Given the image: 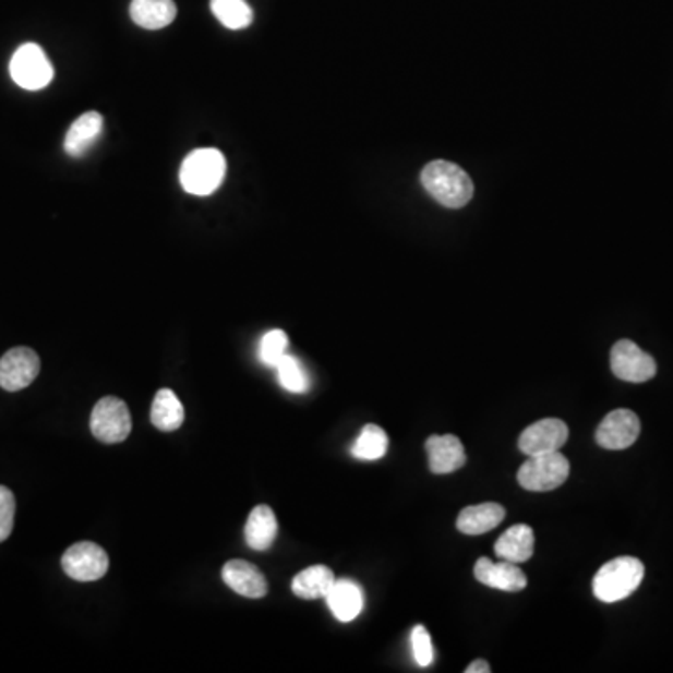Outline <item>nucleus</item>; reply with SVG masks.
Segmentation results:
<instances>
[{
    "mask_svg": "<svg viewBox=\"0 0 673 673\" xmlns=\"http://www.w3.org/2000/svg\"><path fill=\"white\" fill-rule=\"evenodd\" d=\"M91 429L104 444L124 442L131 432L130 408L118 397H104L92 410Z\"/></svg>",
    "mask_w": 673,
    "mask_h": 673,
    "instance_id": "obj_6",
    "label": "nucleus"
},
{
    "mask_svg": "<svg viewBox=\"0 0 673 673\" xmlns=\"http://www.w3.org/2000/svg\"><path fill=\"white\" fill-rule=\"evenodd\" d=\"M177 4L172 0H131L133 23L146 31H159L177 20Z\"/></svg>",
    "mask_w": 673,
    "mask_h": 673,
    "instance_id": "obj_19",
    "label": "nucleus"
},
{
    "mask_svg": "<svg viewBox=\"0 0 673 673\" xmlns=\"http://www.w3.org/2000/svg\"><path fill=\"white\" fill-rule=\"evenodd\" d=\"M476 578L478 582L489 586V588L500 589L517 593L528 586V578L522 570L518 569L517 563L505 562L494 563L489 557H481L476 563Z\"/></svg>",
    "mask_w": 673,
    "mask_h": 673,
    "instance_id": "obj_13",
    "label": "nucleus"
},
{
    "mask_svg": "<svg viewBox=\"0 0 673 673\" xmlns=\"http://www.w3.org/2000/svg\"><path fill=\"white\" fill-rule=\"evenodd\" d=\"M151 418L152 423L159 431L172 432L180 429L183 423V406L177 393L170 389H159L152 405Z\"/></svg>",
    "mask_w": 673,
    "mask_h": 673,
    "instance_id": "obj_22",
    "label": "nucleus"
},
{
    "mask_svg": "<svg viewBox=\"0 0 673 673\" xmlns=\"http://www.w3.org/2000/svg\"><path fill=\"white\" fill-rule=\"evenodd\" d=\"M277 537V518L268 505H259L251 510L245 524V541L253 550H268Z\"/></svg>",
    "mask_w": 673,
    "mask_h": 673,
    "instance_id": "obj_20",
    "label": "nucleus"
},
{
    "mask_svg": "<svg viewBox=\"0 0 673 673\" xmlns=\"http://www.w3.org/2000/svg\"><path fill=\"white\" fill-rule=\"evenodd\" d=\"M13 520H15V496L8 486L0 484V543H4L12 536Z\"/></svg>",
    "mask_w": 673,
    "mask_h": 673,
    "instance_id": "obj_27",
    "label": "nucleus"
},
{
    "mask_svg": "<svg viewBox=\"0 0 673 673\" xmlns=\"http://www.w3.org/2000/svg\"><path fill=\"white\" fill-rule=\"evenodd\" d=\"M570 465L562 453H544L528 458L518 470V483L526 491L549 492L569 479Z\"/></svg>",
    "mask_w": 673,
    "mask_h": 673,
    "instance_id": "obj_4",
    "label": "nucleus"
},
{
    "mask_svg": "<svg viewBox=\"0 0 673 673\" xmlns=\"http://www.w3.org/2000/svg\"><path fill=\"white\" fill-rule=\"evenodd\" d=\"M10 73L15 85L34 92L41 91L51 83L55 70L41 47L36 44H25L13 52Z\"/></svg>",
    "mask_w": 673,
    "mask_h": 673,
    "instance_id": "obj_5",
    "label": "nucleus"
},
{
    "mask_svg": "<svg viewBox=\"0 0 673 673\" xmlns=\"http://www.w3.org/2000/svg\"><path fill=\"white\" fill-rule=\"evenodd\" d=\"M288 337L283 329H274L264 335L261 340V360L266 365L275 366L287 353Z\"/></svg>",
    "mask_w": 673,
    "mask_h": 673,
    "instance_id": "obj_26",
    "label": "nucleus"
},
{
    "mask_svg": "<svg viewBox=\"0 0 673 673\" xmlns=\"http://www.w3.org/2000/svg\"><path fill=\"white\" fill-rule=\"evenodd\" d=\"M335 578L334 570L326 565H313L309 569L301 570L300 575L295 576L292 580V591L300 599H326L329 589L334 588Z\"/></svg>",
    "mask_w": 673,
    "mask_h": 673,
    "instance_id": "obj_21",
    "label": "nucleus"
},
{
    "mask_svg": "<svg viewBox=\"0 0 673 673\" xmlns=\"http://www.w3.org/2000/svg\"><path fill=\"white\" fill-rule=\"evenodd\" d=\"M281 386L290 393H305L309 389V376L305 369L295 356L285 353L279 363L275 365Z\"/></svg>",
    "mask_w": 673,
    "mask_h": 673,
    "instance_id": "obj_25",
    "label": "nucleus"
},
{
    "mask_svg": "<svg viewBox=\"0 0 673 673\" xmlns=\"http://www.w3.org/2000/svg\"><path fill=\"white\" fill-rule=\"evenodd\" d=\"M62 569L77 582H94L109 570V556L99 544L77 543L65 550Z\"/></svg>",
    "mask_w": 673,
    "mask_h": 673,
    "instance_id": "obj_8",
    "label": "nucleus"
},
{
    "mask_svg": "<svg viewBox=\"0 0 673 673\" xmlns=\"http://www.w3.org/2000/svg\"><path fill=\"white\" fill-rule=\"evenodd\" d=\"M489 672H491V666H489V662L486 661L471 662L470 666L466 668V673H489Z\"/></svg>",
    "mask_w": 673,
    "mask_h": 673,
    "instance_id": "obj_29",
    "label": "nucleus"
},
{
    "mask_svg": "<svg viewBox=\"0 0 673 673\" xmlns=\"http://www.w3.org/2000/svg\"><path fill=\"white\" fill-rule=\"evenodd\" d=\"M533 550H536V536L526 524H517L509 528L497 539L494 546L496 556L510 563L528 562L533 556Z\"/></svg>",
    "mask_w": 673,
    "mask_h": 673,
    "instance_id": "obj_17",
    "label": "nucleus"
},
{
    "mask_svg": "<svg viewBox=\"0 0 673 673\" xmlns=\"http://www.w3.org/2000/svg\"><path fill=\"white\" fill-rule=\"evenodd\" d=\"M412 651L413 659L419 666H431L432 661H434V649H432L431 635L426 633L423 625H418L412 630Z\"/></svg>",
    "mask_w": 673,
    "mask_h": 673,
    "instance_id": "obj_28",
    "label": "nucleus"
},
{
    "mask_svg": "<svg viewBox=\"0 0 673 673\" xmlns=\"http://www.w3.org/2000/svg\"><path fill=\"white\" fill-rule=\"evenodd\" d=\"M421 183L426 193L445 208H462L473 196L470 175L444 159L432 161L421 170Z\"/></svg>",
    "mask_w": 673,
    "mask_h": 673,
    "instance_id": "obj_1",
    "label": "nucleus"
},
{
    "mask_svg": "<svg viewBox=\"0 0 673 673\" xmlns=\"http://www.w3.org/2000/svg\"><path fill=\"white\" fill-rule=\"evenodd\" d=\"M387 447H389V438L384 429H380L378 425H365L358 440L353 442L350 452L360 460H378L386 455Z\"/></svg>",
    "mask_w": 673,
    "mask_h": 673,
    "instance_id": "obj_24",
    "label": "nucleus"
},
{
    "mask_svg": "<svg viewBox=\"0 0 673 673\" xmlns=\"http://www.w3.org/2000/svg\"><path fill=\"white\" fill-rule=\"evenodd\" d=\"M209 8L217 21L230 31H242L253 23V10L248 0H212Z\"/></svg>",
    "mask_w": 673,
    "mask_h": 673,
    "instance_id": "obj_23",
    "label": "nucleus"
},
{
    "mask_svg": "<svg viewBox=\"0 0 673 673\" xmlns=\"http://www.w3.org/2000/svg\"><path fill=\"white\" fill-rule=\"evenodd\" d=\"M569 440V426L562 419H541L528 426L518 438V447L524 455H544V453L560 452Z\"/></svg>",
    "mask_w": 673,
    "mask_h": 673,
    "instance_id": "obj_10",
    "label": "nucleus"
},
{
    "mask_svg": "<svg viewBox=\"0 0 673 673\" xmlns=\"http://www.w3.org/2000/svg\"><path fill=\"white\" fill-rule=\"evenodd\" d=\"M221 575L225 584L238 596L262 599L268 593V580L253 563L230 560L229 563H225Z\"/></svg>",
    "mask_w": 673,
    "mask_h": 673,
    "instance_id": "obj_12",
    "label": "nucleus"
},
{
    "mask_svg": "<svg viewBox=\"0 0 673 673\" xmlns=\"http://www.w3.org/2000/svg\"><path fill=\"white\" fill-rule=\"evenodd\" d=\"M646 575V567L636 557H615L602 565L593 578V596L601 602L612 604L633 596Z\"/></svg>",
    "mask_w": 673,
    "mask_h": 673,
    "instance_id": "obj_2",
    "label": "nucleus"
},
{
    "mask_svg": "<svg viewBox=\"0 0 673 673\" xmlns=\"http://www.w3.org/2000/svg\"><path fill=\"white\" fill-rule=\"evenodd\" d=\"M425 449L432 473H453L466 465L465 445L453 434L431 436L426 440Z\"/></svg>",
    "mask_w": 673,
    "mask_h": 673,
    "instance_id": "obj_14",
    "label": "nucleus"
},
{
    "mask_svg": "<svg viewBox=\"0 0 673 673\" xmlns=\"http://www.w3.org/2000/svg\"><path fill=\"white\" fill-rule=\"evenodd\" d=\"M38 353L33 348L17 347L8 350L0 360V387L7 392H21L31 386L39 374Z\"/></svg>",
    "mask_w": 673,
    "mask_h": 673,
    "instance_id": "obj_9",
    "label": "nucleus"
},
{
    "mask_svg": "<svg viewBox=\"0 0 673 673\" xmlns=\"http://www.w3.org/2000/svg\"><path fill=\"white\" fill-rule=\"evenodd\" d=\"M612 373L623 382L641 384L657 374V363L648 352H644L633 340L623 339L615 342L610 353Z\"/></svg>",
    "mask_w": 673,
    "mask_h": 673,
    "instance_id": "obj_7",
    "label": "nucleus"
},
{
    "mask_svg": "<svg viewBox=\"0 0 673 673\" xmlns=\"http://www.w3.org/2000/svg\"><path fill=\"white\" fill-rule=\"evenodd\" d=\"M104 131V117L96 111H88L70 125L65 133L64 151L68 156L81 157L91 151Z\"/></svg>",
    "mask_w": 673,
    "mask_h": 673,
    "instance_id": "obj_15",
    "label": "nucleus"
},
{
    "mask_svg": "<svg viewBox=\"0 0 673 673\" xmlns=\"http://www.w3.org/2000/svg\"><path fill=\"white\" fill-rule=\"evenodd\" d=\"M638 436H640V419L635 412L625 408L614 410L602 419L596 434L597 444L610 452L627 449L635 444Z\"/></svg>",
    "mask_w": 673,
    "mask_h": 673,
    "instance_id": "obj_11",
    "label": "nucleus"
},
{
    "mask_svg": "<svg viewBox=\"0 0 673 673\" xmlns=\"http://www.w3.org/2000/svg\"><path fill=\"white\" fill-rule=\"evenodd\" d=\"M327 606L332 614L342 623H350L361 614L363 610V591L358 584L342 578L335 580L334 588L326 596Z\"/></svg>",
    "mask_w": 673,
    "mask_h": 673,
    "instance_id": "obj_16",
    "label": "nucleus"
},
{
    "mask_svg": "<svg viewBox=\"0 0 673 673\" xmlns=\"http://www.w3.org/2000/svg\"><path fill=\"white\" fill-rule=\"evenodd\" d=\"M505 509L500 504L471 505L460 510L457 530L466 536H483L504 522Z\"/></svg>",
    "mask_w": 673,
    "mask_h": 673,
    "instance_id": "obj_18",
    "label": "nucleus"
},
{
    "mask_svg": "<svg viewBox=\"0 0 673 673\" xmlns=\"http://www.w3.org/2000/svg\"><path fill=\"white\" fill-rule=\"evenodd\" d=\"M227 175V159L216 148H199L183 159L180 183L190 195L208 196L219 190Z\"/></svg>",
    "mask_w": 673,
    "mask_h": 673,
    "instance_id": "obj_3",
    "label": "nucleus"
}]
</instances>
